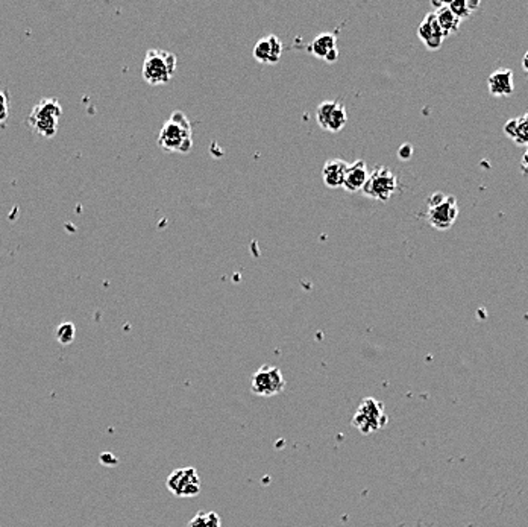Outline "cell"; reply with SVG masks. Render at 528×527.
Instances as JSON below:
<instances>
[{"instance_id": "1", "label": "cell", "mask_w": 528, "mask_h": 527, "mask_svg": "<svg viewBox=\"0 0 528 527\" xmlns=\"http://www.w3.org/2000/svg\"><path fill=\"white\" fill-rule=\"evenodd\" d=\"M158 144L167 152H180L187 154L193 146V128L184 113L173 112L163 125L158 135Z\"/></svg>"}, {"instance_id": "2", "label": "cell", "mask_w": 528, "mask_h": 527, "mask_svg": "<svg viewBox=\"0 0 528 527\" xmlns=\"http://www.w3.org/2000/svg\"><path fill=\"white\" fill-rule=\"evenodd\" d=\"M176 64V56L172 52L163 49H150L143 61V79L149 86H163L173 78Z\"/></svg>"}, {"instance_id": "3", "label": "cell", "mask_w": 528, "mask_h": 527, "mask_svg": "<svg viewBox=\"0 0 528 527\" xmlns=\"http://www.w3.org/2000/svg\"><path fill=\"white\" fill-rule=\"evenodd\" d=\"M63 116V107L55 98H45L37 102L28 117V125L32 131L41 137L50 139L58 131L59 119Z\"/></svg>"}, {"instance_id": "4", "label": "cell", "mask_w": 528, "mask_h": 527, "mask_svg": "<svg viewBox=\"0 0 528 527\" xmlns=\"http://www.w3.org/2000/svg\"><path fill=\"white\" fill-rule=\"evenodd\" d=\"M458 216V202L453 197L444 192L433 193L427 201V217L428 224L439 229V231H445L454 225L456 219Z\"/></svg>"}, {"instance_id": "5", "label": "cell", "mask_w": 528, "mask_h": 527, "mask_svg": "<svg viewBox=\"0 0 528 527\" xmlns=\"http://www.w3.org/2000/svg\"><path fill=\"white\" fill-rule=\"evenodd\" d=\"M389 422L385 404L378 399L368 397L363 398L352 416V426L363 435H371L381 429H385Z\"/></svg>"}, {"instance_id": "6", "label": "cell", "mask_w": 528, "mask_h": 527, "mask_svg": "<svg viewBox=\"0 0 528 527\" xmlns=\"http://www.w3.org/2000/svg\"><path fill=\"white\" fill-rule=\"evenodd\" d=\"M251 389L258 397H274L286 389V379L275 365H263L254 372Z\"/></svg>"}, {"instance_id": "7", "label": "cell", "mask_w": 528, "mask_h": 527, "mask_svg": "<svg viewBox=\"0 0 528 527\" xmlns=\"http://www.w3.org/2000/svg\"><path fill=\"white\" fill-rule=\"evenodd\" d=\"M398 190V176L386 166H378L368 176L362 192L368 198L387 201Z\"/></svg>"}, {"instance_id": "8", "label": "cell", "mask_w": 528, "mask_h": 527, "mask_svg": "<svg viewBox=\"0 0 528 527\" xmlns=\"http://www.w3.org/2000/svg\"><path fill=\"white\" fill-rule=\"evenodd\" d=\"M166 487L176 497L192 498L199 496L202 483L198 470L193 468V466H187V468H178L170 473Z\"/></svg>"}, {"instance_id": "9", "label": "cell", "mask_w": 528, "mask_h": 527, "mask_svg": "<svg viewBox=\"0 0 528 527\" xmlns=\"http://www.w3.org/2000/svg\"><path fill=\"white\" fill-rule=\"evenodd\" d=\"M318 123L328 132H340L348 123L346 107L340 100H323L316 109Z\"/></svg>"}, {"instance_id": "10", "label": "cell", "mask_w": 528, "mask_h": 527, "mask_svg": "<svg viewBox=\"0 0 528 527\" xmlns=\"http://www.w3.org/2000/svg\"><path fill=\"white\" fill-rule=\"evenodd\" d=\"M252 55L261 64H277L283 55V43L277 36L263 37L254 46Z\"/></svg>"}, {"instance_id": "11", "label": "cell", "mask_w": 528, "mask_h": 527, "mask_svg": "<svg viewBox=\"0 0 528 527\" xmlns=\"http://www.w3.org/2000/svg\"><path fill=\"white\" fill-rule=\"evenodd\" d=\"M417 37H419V40L430 50H437L442 46V43H444V40L447 37H445L444 31L440 29L434 13H430L421 22L419 28H417Z\"/></svg>"}, {"instance_id": "12", "label": "cell", "mask_w": 528, "mask_h": 527, "mask_svg": "<svg viewBox=\"0 0 528 527\" xmlns=\"http://www.w3.org/2000/svg\"><path fill=\"white\" fill-rule=\"evenodd\" d=\"M309 50L314 56L325 59L327 63H334L339 56L337 38L334 33L331 32L319 33V36L311 41Z\"/></svg>"}, {"instance_id": "13", "label": "cell", "mask_w": 528, "mask_h": 527, "mask_svg": "<svg viewBox=\"0 0 528 527\" xmlns=\"http://www.w3.org/2000/svg\"><path fill=\"white\" fill-rule=\"evenodd\" d=\"M488 89L490 95L495 98H504L512 95L515 90L513 72L510 69H506V67L492 72L488 78Z\"/></svg>"}, {"instance_id": "14", "label": "cell", "mask_w": 528, "mask_h": 527, "mask_svg": "<svg viewBox=\"0 0 528 527\" xmlns=\"http://www.w3.org/2000/svg\"><path fill=\"white\" fill-rule=\"evenodd\" d=\"M368 167H366L364 160H357L352 165H349L346 169V175L343 180V189L349 193L360 192L366 181H368Z\"/></svg>"}, {"instance_id": "15", "label": "cell", "mask_w": 528, "mask_h": 527, "mask_svg": "<svg viewBox=\"0 0 528 527\" xmlns=\"http://www.w3.org/2000/svg\"><path fill=\"white\" fill-rule=\"evenodd\" d=\"M348 166L349 165L346 163V161L340 160V158L328 160L327 163L323 165V169H322V178H323V183H325V185L329 187V189H337V187H342Z\"/></svg>"}, {"instance_id": "16", "label": "cell", "mask_w": 528, "mask_h": 527, "mask_svg": "<svg viewBox=\"0 0 528 527\" xmlns=\"http://www.w3.org/2000/svg\"><path fill=\"white\" fill-rule=\"evenodd\" d=\"M504 134L518 146L528 148V112L507 121L504 125Z\"/></svg>"}, {"instance_id": "17", "label": "cell", "mask_w": 528, "mask_h": 527, "mask_svg": "<svg viewBox=\"0 0 528 527\" xmlns=\"http://www.w3.org/2000/svg\"><path fill=\"white\" fill-rule=\"evenodd\" d=\"M436 5H437V10L434 11V15H436L440 29L444 31L445 37L453 36V33H456L458 31L460 24H462V20H460L458 17L449 10L445 2H440Z\"/></svg>"}, {"instance_id": "18", "label": "cell", "mask_w": 528, "mask_h": 527, "mask_svg": "<svg viewBox=\"0 0 528 527\" xmlns=\"http://www.w3.org/2000/svg\"><path fill=\"white\" fill-rule=\"evenodd\" d=\"M447 5L460 20H465L467 17H471V14L475 13V10H479L481 3L479 0H453V2Z\"/></svg>"}, {"instance_id": "19", "label": "cell", "mask_w": 528, "mask_h": 527, "mask_svg": "<svg viewBox=\"0 0 528 527\" xmlns=\"http://www.w3.org/2000/svg\"><path fill=\"white\" fill-rule=\"evenodd\" d=\"M187 527H222L220 517L215 511H201L196 514Z\"/></svg>"}, {"instance_id": "20", "label": "cell", "mask_w": 528, "mask_h": 527, "mask_svg": "<svg viewBox=\"0 0 528 527\" xmlns=\"http://www.w3.org/2000/svg\"><path fill=\"white\" fill-rule=\"evenodd\" d=\"M75 335H76V328L72 322H64V324L58 326L55 331L56 341L61 345H70L75 341Z\"/></svg>"}, {"instance_id": "21", "label": "cell", "mask_w": 528, "mask_h": 527, "mask_svg": "<svg viewBox=\"0 0 528 527\" xmlns=\"http://www.w3.org/2000/svg\"><path fill=\"white\" fill-rule=\"evenodd\" d=\"M10 109H8V93L5 90H0V123L6 121Z\"/></svg>"}, {"instance_id": "22", "label": "cell", "mask_w": 528, "mask_h": 527, "mask_svg": "<svg viewBox=\"0 0 528 527\" xmlns=\"http://www.w3.org/2000/svg\"><path fill=\"white\" fill-rule=\"evenodd\" d=\"M412 154H413V146H412V144H408V143L403 144V146L399 148V151H398V157L401 158V160H408V158L412 157Z\"/></svg>"}, {"instance_id": "23", "label": "cell", "mask_w": 528, "mask_h": 527, "mask_svg": "<svg viewBox=\"0 0 528 527\" xmlns=\"http://www.w3.org/2000/svg\"><path fill=\"white\" fill-rule=\"evenodd\" d=\"M521 169H522V172H524L525 175H528V148L525 149L524 155H522V160H521Z\"/></svg>"}, {"instance_id": "24", "label": "cell", "mask_w": 528, "mask_h": 527, "mask_svg": "<svg viewBox=\"0 0 528 527\" xmlns=\"http://www.w3.org/2000/svg\"><path fill=\"white\" fill-rule=\"evenodd\" d=\"M522 67H524L525 72H528V52L522 58Z\"/></svg>"}]
</instances>
